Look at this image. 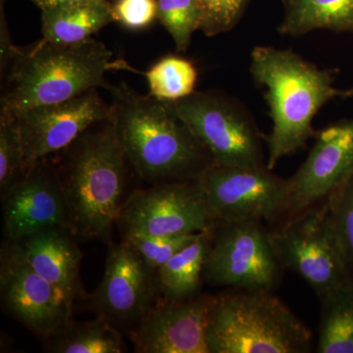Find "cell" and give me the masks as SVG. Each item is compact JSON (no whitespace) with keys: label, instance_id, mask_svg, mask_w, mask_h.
I'll use <instances>...</instances> for the list:
<instances>
[{"label":"cell","instance_id":"1","mask_svg":"<svg viewBox=\"0 0 353 353\" xmlns=\"http://www.w3.org/2000/svg\"><path fill=\"white\" fill-rule=\"evenodd\" d=\"M50 163L77 238L106 241L118 222L128 162L113 116L97 121Z\"/></svg>","mask_w":353,"mask_h":353},{"label":"cell","instance_id":"2","mask_svg":"<svg viewBox=\"0 0 353 353\" xmlns=\"http://www.w3.org/2000/svg\"><path fill=\"white\" fill-rule=\"evenodd\" d=\"M112 116L128 163L154 183L196 181L215 164L208 150L176 114L172 102L113 85Z\"/></svg>","mask_w":353,"mask_h":353},{"label":"cell","instance_id":"3","mask_svg":"<svg viewBox=\"0 0 353 353\" xmlns=\"http://www.w3.org/2000/svg\"><path fill=\"white\" fill-rule=\"evenodd\" d=\"M250 73L257 85L266 88L272 120L266 166L270 170L314 136L313 119L325 104L336 97H353V88L334 87V71L318 68L290 50L256 46Z\"/></svg>","mask_w":353,"mask_h":353},{"label":"cell","instance_id":"4","mask_svg":"<svg viewBox=\"0 0 353 353\" xmlns=\"http://www.w3.org/2000/svg\"><path fill=\"white\" fill-rule=\"evenodd\" d=\"M111 70H132L124 60H113V52L94 39L75 44L41 39L20 48L9 65L1 109L15 114L68 101L92 88L110 92L105 74Z\"/></svg>","mask_w":353,"mask_h":353},{"label":"cell","instance_id":"5","mask_svg":"<svg viewBox=\"0 0 353 353\" xmlns=\"http://www.w3.org/2000/svg\"><path fill=\"white\" fill-rule=\"evenodd\" d=\"M209 353H305L312 334L272 292L217 296L209 319Z\"/></svg>","mask_w":353,"mask_h":353},{"label":"cell","instance_id":"6","mask_svg":"<svg viewBox=\"0 0 353 353\" xmlns=\"http://www.w3.org/2000/svg\"><path fill=\"white\" fill-rule=\"evenodd\" d=\"M172 105L216 165L266 166L259 127L245 106L231 95L217 90L194 92Z\"/></svg>","mask_w":353,"mask_h":353},{"label":"cell","instance_id":"7","mask_svg":"<svg viewBox=\"0 0 353 353\" xmlns=\"http://www.w3.org/2000/svg\"><path fill=\"white\" fill-rule=\"evenodd\" d=\"M270 233L284 267L299 274L320 299L353 280L326 201L288 218Z\"/></svg>","mask_w":353,"mask_h":353},{"label":"cell","instance_id":"8","mask_svg":"<svg viewBox=\"0 0 353 353\" xmlns=\"http://www.w3.org/2000/svg\"><path fill=\"white\" fill-rule=\"evenodd\" d=\"M283 268L261 221L215 223L203 274L209 284L272 292Z\"/></svg>","mask_w":353,"mask_h":353},{"label":"cell","instance_id":"9","mask_svg":"<svg viewBox=\"0 0 353 353\" xmlns=\"http://www.w3.org/2000/svg\"><path fill=\"white\" fill-rule=\"evenodd\" d=\"M216 222L274 220L287 214L289 182L259 168L213 164L197 179Z\"/></svg>","mask_w":353,"mask_h":353},{"label":"cell","instance_id":"10","mask_svg":"<svg viewBox=\"0 0 353 353\" xmlns=\"http://www.w3.org/2000/svg\"><path fill=\"white\" fill-rule=\"evenodd\" d=\"M125 236H163L208 232L216 221L196 181L157 183L134 192L118 222Z\"/></svg>","mask_w":353,"mask_h":353},{"label":"cell","instance_id":"11","mask_svg":"<svg viewBox=\"0 0 353 353\" xmlns=\"http://www.w3.org/2000/svg\"><path fill=\"white\" fill-rule=\"evenodd\" d=\"M0 294L7 311L43 341L72 319L74 304L41 277L10 241L2 246L0 256Z\"/></svg>","mask_w":353,"mask_h":353},{"label":"cell","instance_id":"12","mask_svg":"<svg viewBox=\"0 0 353 353\" xmlns=\"http://www.w3.org/2000/svg\"><path fill=\"white\" fill-rule=\"evenodd\" d=\"M158 296L157 273L141 255L125 240L109 246L103 278L90 301L95 314L132 332Z\"/></svg>","mask_w":353,"mask_h":353},{"label":"cell","instance_id":"13","mask_svg":"<svg viewBox=\"0 0 353 353\" xmlns=\"http://www.w3.org/2000/svg\"><path fill=\"white\" fill-rule=\"evenodd\" d=\"M26 167L64 150L88 127L112 115L97 88L73 99L16 114Z\"/></svg>","mask_w":353,"mask_h":353},{"label":"cell","instance_id":"14","mask_svg":"<svg viewBox=\"0 0 353 353\" xmlns=\"http://www.w3.org/2000/svg\"><path fill=\"white\" fill-rule=\"evenodd\" d=\"M353 178V119L316 134L312 150L289 182L287 217L326 201Z\"/></svg>","mask_w":353,"mask_h":353},{"label":"cell","instance_id":"15","mask_svg":"<svg viewBox=\"0 0 353 353\" xmlns=\"http://www.w3.org/2000/svg\"><path fill=\"white\" fill-rule=\"evenodd\" d=\"M217 296L196 294L170 301L160 297L132 332L141 353H209L206 331Z\"/></svg>","mask_w":353,"mask_h":353},{"label":"cell","instance_id":"16","mask_svg":"<svg viewBox=\"0 0 353 353\" xmlns=\"http://www.w3.org/2000/svg\"><path fill=\"white\" fill-rule=\"evenodd\" d=\"M1 202L6 241H19L52 228H69L63 194L48 157L30 166L1 194Z\"/></svg>","mask_w":353,"mask_h":353},{"label":"cell","instance_id":"17","mask_svg":"<svg viewBox=\"0 0 353 353\" xmlns=\"http://www.w3.org/2000/svg\"><path fill=\"white\" fill-rule=\"evenodd\" d=\"M76 238L69 228L58 227L10 241L32 268L73 304L88 296L81 282L83 254Z\"/></svg>","mask_w":353,"mask_h":353},{"label":"cell","instance_id":"18","mask_svg":"<svg viewBox=\"0 0 353 353\" xmlns=\"http://www.w3.org/2000/svg\"><path fill=\"white\" fill-rule=\"evenodd\" d=\"M284 17L278 31L301 37L316 30L353 32V0H282Z\"/></svg>","mask_w":353,"mask_h":353},{"label":"cell","instance_id":"19","mask_svg":"<svg viewBox=\"0 0 353 353\" xmlns=\"http://www.w3.org/2000/svg\"><path fill=\"white\" fill-rule=\"evenodd\" d=\"M212 229L176 252L157 272L160 297L180 301L196 296L201 290L204 268L210 250Z\"/></svg>","mask_w":353,"mask_h":353},{"label":"cell","instance_id":"20","mask_svg":"<svg viewBox=\"0 0 353 353\" xmlns=\"http://www.w3.org/2000/svg\"><path fill=\"white\" fill-rule=\"evenodd\" d=\"M114 22L111 3H83L41 11L43 39L50 43L75 44Z\"/></svg>","mask_w":353,"mask_h":353},{"label":"cell","instance_id":"21","mask_svg":"<svg viewBox=\"0 0 353 353\" xmlns=\"http://www.w3.org/2000/svg\"><path fill=\"white\" fill-rule=\"evenodd\" d=\"M43 341L44 350L52 353H121L126 350L119 330L101 316L87 322L71 319Z\"/></svg>","mask_w":353,"mask_h":353},{"label":"cell","instance_id":"22","mask_svg":"<svg viewBox=\"0 0 353 353\" xmlns=\"http://www.w3.org/2000/svg\"><path fill=\"white\" fill-rule=\"evenodd\" d=\"M319 353H353V280L321 299Z\"/></svg>","mask_w":353,"mask_h":353},{"label":"cell","instance_id":"23","mask_svg":"<svg viewBox=\"0 0 353 353\" xmlns=\"http://www.w3.org/2000/svg\"><path fill=\"white\" fill-rule=\"evenodd\" d=\"M145 76L150 94L159 101L175 102L196 92V69L185 58L174 55L162 58Z\"/></svg>","mask_w":353,"mask_h":353},{"label":"cell","instance_id":"24","mask_svg":"<svg viewBox=\"0 0 353 353\" xmlns=\"http://www.w3.org/2000/svg\"><path fill=\"white\" fill-rule=\"evenodd\" d=\"M26 172L17 115L0 109V192H6Z\"/></svg>","mask_w":353,"mask_h":353},{"label":"cell","instance_id":"25","mask_svg":"<svg viewBox=\"0 0 353 353\" xmlns=\"http://www.w3.org/2000/svg\"><path fill=\"white\" fill-rule=\"evenodd\" d=\"M157 19L171 34L176 50L189 48L192 34L201 30V12L196 0H157Z\"/></svg>","mask_w":353,"mask_h":353},{"label":"cell","instance_id":"26","mask_svg":"<svg viewBox=\"0 0 353 353\" xmlns=\"http://www.w3.org/2000/svg\"><path fill=\"white\" fill-rule=\"evenodd\" d=\"M201 234L163 236H125L124 240L141 255L145 264L157 273L158 269L166 264L176 252L196 240Z\"/></svg>","mask_w":353,"mask_h":353},{"label":"cell","instance_id":"27","mask_svg":"<svg viewBox=\"0 0 353 353\" xmlns=\"http://www.w3.org/2000/svg\"><path fill=\"white\" fill-rule=\"evenodd\" d=\"M325 201L353 277V178Z\"/></svg>","mask_w":353,"mask_h":353},{"label":"cell","instance_id":"28","mask_svg":"<svg viewBox=\"0 0 353 353\" xmlns=\"http://www.w3.org/2000/svg\"><path fill=\"white\" fill-rule=\"evenodd\" d=\"M250 0H196L201 12V31L214 37L233 30Z\"/></svg>","mask_w":353,"mask_h":353},{"label":"cell","instance_id":"29","mask_svg":"<svg viewBox=\"0 0 353 353\" xmlns=\"http://www.w3.org/2000/svg\"><path fill=\"white\" fill-rule=\"evenodd\" d=\"M111 13L114 22L127 29H145L157 19V0H116Z\"/></svg>","mask_w":353,"mask_h":353},{"label":"cell","instance_id":"30","mask_svg":"<svg viewBox=\"0 0 353 353\" xmlns=\"http://www.w3.org/2000/svg\"><path fill=\"white\" fill-rule=\"evenodd\" d=\"M0 65H1V73L6 72L8 69L9 65L13 61L16 54L20 48L14 46L12 41H11L10 34H9L8 30H7V25L6 19L3 16L1 17V31H0Z\"/></svg>","mask_w":353,"mask_h":353},{"label":"cell","instance_id":"31","mask_svg":"<svg viewBox=\"0 0 353 353\" xmlns=\"http://www.w3.org/2000/svg\"><path fill=\"white\" fill-rule=\"evenodd\" d=\"M41 11L48 9L57 8V7L74 6V4L97 3L108 4V0H31Z\"/></svg>","mask_w":353,"mask_h":353}]
</instances>
